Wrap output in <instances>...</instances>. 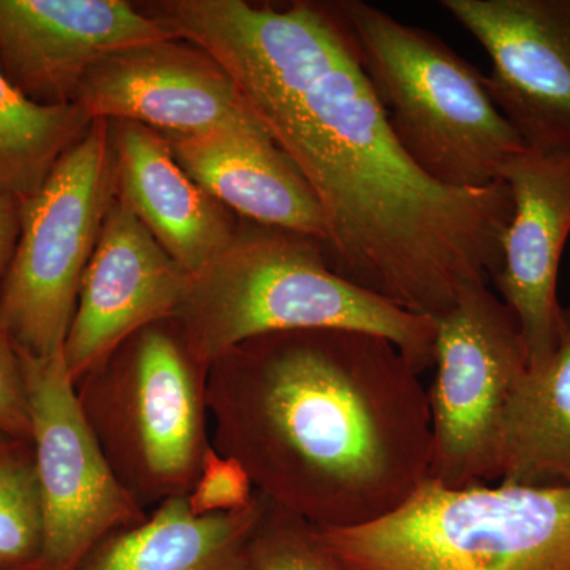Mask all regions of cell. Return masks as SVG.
I'll return each mask as SVG.
<instances>
[{"mask_svg": "<svg viewBox=\"0 0 570 570\" xmlns=\"http://www.w3.org/2000/svg\"><path fill=\"white\" fill-rule=\"evenodd\" d=\"M336 6L412 163L455 189L501 181L502 168L527 146L491 100L485 75L433 32L362 0Z\"/></svg>", "mask_w": 570, "mask_h": 570, "instance_id": "cell-4", "label": "cell"}, {"mask_svg": "<svg viewBox=\"0 0 570 570\" xmlns=\"http://www.w3.org/2000/svg\"><path fill=\"white\" fill-rule=\"evenodd\" d=\"M116 200L110 122L97 119L21 202L20 238L0 287V322L28 354L63 348L86 266Z\"/></svg>", "mask_w": 570, "mask_h": 570, "instance_id": "cell-7", "label": "cell"}, {"mask_svg": "<svg viewBox=\"0 0 570 570\" xmlns=\"http://www.w3.org/2000/svg\"><path fill=\"white\" fill-rule=\"evenodd\" d=\"M246 570H351L337 560L316 527L262 497V510L249 546Z\"/></svg>", "mask_w": 570, "mask_h": 570, "instance_id": "cell-21", "label": "cell"}, {"mask_svg": "<svg viewBox=\"0 0 570 570\" xmlns=\"http://www.w3.org/2000/svg\"><path fill=\"white\" fill-rule=\"evenodd\" d=\"M512 195L502 265L491 283L519 321L528 367L546 362L557 344L561 305L558 273L570 236V149L523 151L501 171Z\"/></svg>", "mask_w": 570, "mask_h": 570, "instance_id": "cell-14", "label": "cell"}, {"mask_svg": "<svg viewBox=\"0 0 570 570\" xmlns=\"http://www.w3.org/2000/svg\"><path fill=\"white\" fill-rule=\"evenodd\" d=\"M430 479L449 489L499 480L502 426L528 371L519 321L487 284H472L434 318Z\"/></svg>", "mask_w": 570, "mask_h": 570, "instance_id": "cell-8", "label": "cell"}, {"mask_svg": "<svg viewBox=\"0 0 570 570\" xmlns=\"http://www.w3.org/2000/svg\"><path fill=\"white\" fill-rule=\"evenodd\" d=\"M317 531L351 570H570V487L428 479L384 519Z\"/></svg>", "mask_w": 570, "mask_h": 570, "instance_id": "cell-5", "label": "cell"}, {"mask_svg": "<svg viewBox=\"0 0 570 570\" xmlns=\"http://www.w3.org/2000/svg\"><path fill=\"white\" fill-rule=\"evenodd\" d=\"M154 18L204 48L316 194L326 265L401 309L436 318L502 265L508 184L455 189L401 148L336 2L288 9L170 0Z\"/></svg>", "mask_w": 570, "mask_h": 570, "instance_id": "cell-1", "label": "cell"}, {"mask_svg": "<svg viewBox=\"0 0 570 570\" xmlns=\"http://www.w3.org/2000/svg\"><path fill=\"white\" fill-rule=\"evenodd\" d=\"M171 37L124 0H0V69L40 105L75 104L97 62Z\"/></svg>", "mask_w": 570, "mask_h": 570, "instance_id": "cell-13", "label": "cell"}, {"mask_svg": "<svg viewBox=\"0 0 570 570\" xmlns=\"http://www.w3.org/2000/svg\"><path fill=\"white\" fill-rule=\"evenodd\" d=\"M208 373L167 318L124 341L75 385L112 472L142 509L193 489L212 448Z\"/></svg>", "mask_w": 570, "mask_h": 570, "instance_id": "cell-6", "label": "cell"}, {"mask_svg": "<svg viewBox=\"0 0 570 570\" xmlns=\"http://www.w3.org/2000/svg\"><path fill=\"white\" fill-rule=\"evenodd\" d=\"M262 494L236 512L197 517L186 498L160 502L134 527L100 540L75 570H246Z\"/></svg>", "mask_w": 570, "mask_h": 570, "instance_id": "cell-17", "label": "cell"}, {"mask_svg": "<svg viewBox=\"0 0 570 570\" xmlns=\"http://www.w3.org/2000/svg\"><path fill=\"white\" fill-rule=\"evenodd\" d=\"M163 135L176 163L225 208L249 223L324 243L326 223L316 194L272 137Z\"/></svg>", "mask_w": 570, "mask_h": 570, "instance_id": "cell-16", "label": "cell"}, {"mask_svg": "<svg viewBox=\"0 0 570 570\" xmlns=\"http://www.w3.org/2000/svg\"><path fill=\"white\" fill-rule=\"evenodd\" d=\"M174 322L190 354L212 367L254 337L302 330H351L385 337L411 366H433L436 322L363 291L326 265L321 243L247 223L193 276Z\"/></svg>", "mask_w": 570, "mask_h": 570, "instance_id": "cell-3", "label": "cell"}, {"mask_svg": "<svg viewBox=\"0 0 570 570\" xmlns=\"http://www.w3.org/2000/svg\"><path fill=\"white\" fill-rule=\"evenodd\" d=\"M20 206L17 198L0 195V287L9 272L20 238Z\"/></svg>", "mask_w": 570, "mask_h": 570, "instance_id": "cell-24", "label": "cell"}, {"mask_svg": "<svg viewBox=\"0 0 570 570\" xmlns=\"http://www.w3.org/2000/svg\"><path fill=\"white\" fill-rule=\"evenodd\" d=\"M0 430L31 441V412L20 352L0 322Z\"/></svg>", "mask_w": 570, "mask_h": 570, "instance_id": "cell-23", "label": "cell"}, {"mask_svg": "<svg viewBox=\"0 0 570 570\" xmlns=\"http://www.w3.org/2000/svg\"><path fill=\"white\" fill-rule=\"evenodd\" d=\"M499 483L570 487V306L561 307L553 352L528 367L510 401Z\"/></svg>", "mask_w": 570, "mask_h": 570, "instance_id": "cell-18", "label": "cell"}, {"mask_svg": "<svg viewBox=\"0 0 570 570\" xmlns=\"http://www.w3.org/2000/svg\"><path fill=\"white\" fill-rule=\"evenodd\" d=\"M190 283L193 275L115 200L82 275L63 343L75 385L135 333L174 317Z\"/></svg>", "mask_w": 570, "mask_h": 570, "instance_id": "cell-12", "label": "cell"}, {"mask_svg": "<svg viewBox=\"0 0 570 570\" xmlns=\"http://www.w3.org/2000/svg\"><path fill=\"white\" fill-rule=\"evenodd\" d=\"M92 122L78 104L33 102L0 69V195L36 194Z\"/></svg>", "mask_w": 570, "mask_h": 570, "instance_id": "cell-19", "label": "cell"}, {"mask_svg": "<svg viewBox=\"0 0 570 570\" xmlns=\"http://www.w3.org/2000/svg\"><path fill=\"white\" fill-rule=\"evenodd\" d=\"M116 200L190 275L200 273L234 238L230 212L176 163L164 135L138 122H110Z\"/></svg>", "mask_w": 570, "mask_h": 570, "instance_id": "cell-15", "label": "cell"}, {"mask_svg": "<svg viewBox=\"0 0 570 570\" xmlns=\"http://www.w3.org/2000/svg\"><path fill=\"white\" fill-rule=\"evenodd\" d=\"M420 374L385 337L302 330L246 341L208 373L212 444L318 530L362 527L430 479Z\"/></svg>", "mask_w": 570, "mask_h": 570, "instance_id": "cell-2", "label": "cell"}, {"mask_svg": "<svg viewBox=\"0 0 570 570\" xmlns=\"http://www.w3.org/2000/svg\"><path fill=\"white\" fill-rule=\"evenodd\" d=\"M43 523L32 442L0 430V570H37Z\"/></svg>", "mask_w": 570, "mask_h": 570, "instance_id": "cell-20", "label": "cell"}, {"mask_svg": "<svg viewBox=\"0 0 570 570\" xmlns=\"http://www.w3.org/2000/svg\"><path fill=\"white\" fill-rule=\"evenodd\" d=\"M249 474L232 456L216 449L206 450L193 489L186 494L187 508L197 517L236 512L254 501Z\"/></svg>", "mask_w": 570, "mask_h": 570, "instance_id": "cell-22", "label": "cell"}, {"mask_svg": "<svg viewBox=\"0 0 570 570\" xmlns=\"http://www.w3.org/2000/svg\"><path fill=\"white\" fill-rule=\"evenodd\" d=\"M490 56L487 91L528 151L570 149V0H442Z\"/></svg>", "mask_w": 570, "mask_h": 570, "instance_id": "cell-11", "label": "cell"}, {"mask_svg": "<svg viewBox=\"0 0 570 570\" xmlns=\"http://www.w3.org/2000/svg\"><path fill=\"white\" fill-rule=\"evenodd\" d=\"M18 352L28 389L43 523L37 570H75L100 540L140 523L148 510L112 472L82 415L63 352Z\"/></svg>", "mask_w": 570, "mask_h": 570, "instance_id": "cell-9", "label": "cell"}, {"mask_svg": "<svg viewBox=\"0 0 570 570\" xmlns=\"http://www.w3.org/2000/svg\"><path fill=\"white\" fill-rule=\"evenodd\" d=\"M75 104L92 121L138 122L160 134L269 137L228 71L178 37L107 56L82 78Z\"/></svg>", "mask_w": 570, "mask_h": 570, "instance_id": "cell-10", "label": "cell"}]
</instances>
